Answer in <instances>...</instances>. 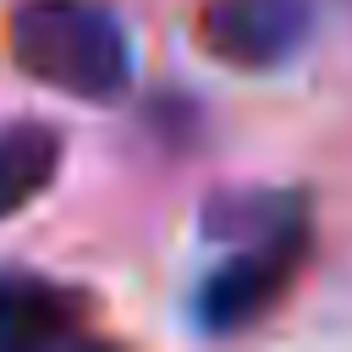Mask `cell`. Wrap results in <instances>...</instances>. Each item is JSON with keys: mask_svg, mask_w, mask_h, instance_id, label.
<instances>
[{"mask_svg": "<svg viewBox=\"0 0 352 352\" xmlns=\"http://www.w3.org/2000/svg\"><path fill=\"white\" fill-rule=\"evenodd\" d=\"M319 22V0H204L198 6V50L226 72L264 77L286 72Z\"/></svg>", "mask_w": 352, "mask_h": 352, "instance_id": "3957f363", "label": "cell"}, {"mask_svg": "<svg viewBox=\"0 0 352 352\" xmlns=\"http://www.w3.org/2000/svg\"><path fill=\"white\" fill-rule=\"evenodd\" d=\"M6 55L22 77L77 104H116L132 88V28L104 0H22L6 16Z\"/></svg>", "mask_w": 352, "mask_h": 352, "instance_id": "7a4b0ae2", "label": "cell"}, {"mask_svg": "<svg viewBox=\"0 0 352 352\" xmlns=\"http://www.w3.org/2000/svg\"><path fill=\"white\" fill-rule=\"evenodd\" d=\"M99 297L28 270V264H0V352H44V346H82L94 341Z\"/></svg>", "mask_w": 352, "mask_h": 352, "instance_id": "277c9868", "label": "cell"}, {"mask_svg": "<svg viewBox=\"0 0 352 352\" xmlns=\"http://www.w3.org/2000/svg\"><path fill=\"white\" fill-rule=\"evenodd\" d=\"M60 160H66V132L55 121H38V116L0 121V220L38 204L55 187Z\"/></svg>", "mask_w": 352, "mask_h": 352, "instance_id": "5b68a950", "label": "cell"}, {"mask_svg": "<svg viewBox=\"0 0 352 352\" xmlns=\"http://www.w3.org/2000/svg\"><path fill=\"white\" fill-rule=\"evenodd\" d=\"M198 236L214 248V264L192 280L187 319L198 336H242L297 292L314 258V192L220 187L198 209Z\"/></svg>", "mask_w": 352, "mask_h": 352, "instance_id": "6da1fadb", "label": "cell"}]
</instances>
